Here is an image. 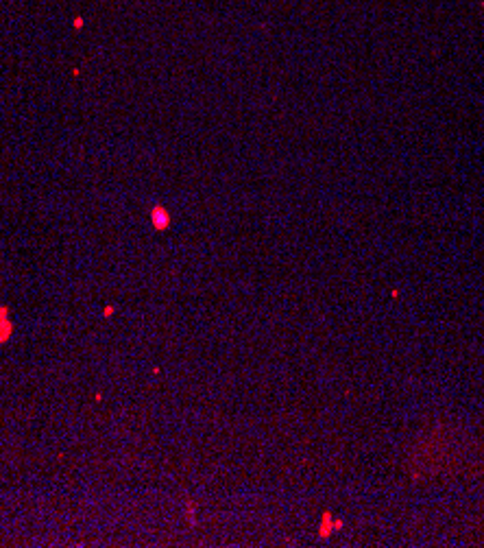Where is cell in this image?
Wrapping results in <instances>:
<instances>
[{
    "instance_id": "obj_1",
    "label": "cell",
    "mask_w": 484,
    "mask_h": 548,
    "mask_svg": "<svg viewBox=\"0 0 484 548\" xmlns=\"http://www.w3.org/2000/svg\"><path fill=\"white\" fill-rule=\"evenodd\" d=\"M16 330V325L9 319V308L7 306H0V343H7Z\"/></svg>"
},
{
    "instance_id": "obj_6",
    "label": "cell",
    "mask_w": 484,
    "mask_h": 548,
    "mask_svg": "<svg viewBox=\"0 0 484 548\" xmlns=\"http://www.w3.org/2000/svg\"><path fill=\"white\" fill-rule=\"evenodd\" d=\"M343 529V522L341 520H334V531H341Z\"/></svg>"
},
{
    "instance_id": "obj_3",
    "label": "cell",
    "mask_w": 484,
    "mask_h": 548,
    "mask_svg": "<svg viewBox=\"0 0 484 548\" xmlns=\"http://www.w3.org/2000/svg\"><path fill=\"white\" fill-rule=\"evenodd\" d=\"M334 531V520H331V513L329 511H323V518H321V529H319V537L325 539L329 537V533Z\"/></svg>"
},
{
    "instance_id": "obj_2",
    "label": "cell",
    "mask_w": 484,
    "mask_h": 548,
    "mask_svg": "<svg viewBox=\"0 0 484 548\" xmlns=\"http://www.w3.org/2000/svg\"><path fill=\"white\" fill-rule=\"evenodd\" d=\"M151 219H153L155 230H166V227L170 225V214L166 212L164 207H153V212H151Z\"/></svg>"
},
{
    "instance_id": "obj_4",
    "label": "cell",
    "mask_w": 484,
    "mask_h": 548,
    "mask_svg": "<svg viewBox=\"0 0 484 548\" xmlns=\"http://www.w3.org/2000/svg\"><path fill=\"white\" fill-rule=\"evenodd\" d=\"M185 518H188V522L192 526L197 524V507H195V502H192V500L185 502Z\"/></svg>"
},
{
    "instance_id": "obj_5",
    "label": "cell",
    "mask_w": 484,
    "mask_h": 548,
    "mask_svg": "<svg viewBox=\"0 0 484 548\" xmlns=\"http://www.w3.org/2000/svg\"><path fill=\"white\" fill-rule=\"evenodd\" d=\"M114 313H116L114 306H105V308H103V317H112Z\"/></svg>"
}]
</instances>
